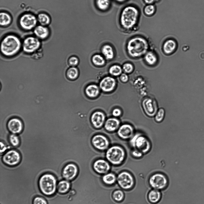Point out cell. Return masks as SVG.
Returning <instances> with one entry per match:
<instances>
[{"mask_svg": "<svg viewBox=\"0 0 204 204\" xmlns=\"http://www.w3.org/2000/svg\"><path fill=\"white\" fill-rule=\"evenodd\" d=\"M116 85V81L113 77L107 76L104 77L100 81L99 86L104 92H108L113 90Z\"/></svg>", "mask_w": 204, "mask_h": 204, "instance_id": "18", "label": "cell"}, {"mask_svg": "<svg viewBox=\"0 0 204 204\" xmlns=\"http://www.w3.org/2000/svg\"><path fill=\"white\" fill-rule=\"evenodd\" d=\"M177 46L176 42L172 39L166 40L163 45V50L167 54H170L173 52Z\"/></svg>", "mask_w": 204, "mask_h": 204, "instance_id": "24", "label": "cell"}, {"mask_svg": "<svg viewBox=\"0 0 204 204\" xmlns=\"http://www.w3.org/2000/svg\"><path fill=\"white\" fill-rule=\"evenodd\" d=\"M12 20L11 16L4 12H1L0 13V25L1 26L5 27L9 25Z\"/></svg>", "mask_w": 204, "mask_h": 204, "instance_id": "28", "label": "cell"}, {"mask_svg": "<svg viewBox=\"0 0 204 204\" xmlns=\"http://www.w3.org/2000/svg\"><path fill=\"white\" fill-rule=\"evenodd\" d=\"M57 179L55 176L50 173H45L39 179L38 185L41 192L47 196L54 194L57 189Z\"/></svg>", "mask_w": 204, "mask_h": 204, "instance_id": "4", "label": "cell"}, {"mask_svg": "<svg viewBox=\"0 0 204 204\" xmlns=\"http://www.w3.org/2000/svg\"><path fill=\"white\" fill-rule=\"evenodd\" d=\"M121 114L122 111L119 108L114 109L112 111V114L113 115L116 117L119 116Z\"/></svg>", "mask_w": 204, "mask_h": 204, "instance_id": "43", "label": "cell"}, {"mask_svg": "<svg viewBox=\"0 0 204 204\" xmlns=\"http://www.w3.org/2000/svg\"><path fill=\"white\" fill-rule=\"evenodd\" d=\"M142 106L145 113L150 117H154L158 110L156 101L150 98H146L143 101Z\"/></svg>", "mask_w": 204, "mask_h": 204, "instance_id": "12", "label": "cell"}, {"mask_svg": "<svg viewBox=\"0 0 204 204\" xmlns=\"http://www.w3.org/2000/svg\"><path fill=\"white\" fill-rule=\"evenodd\" d=\"M32 204H48L46 200L40 196L35 197L33 200Z\"/></svg>", "mask_w": 204, "mask_h": 204, "instance_id": "39", "label": "cell"}, {"mask_svg": "<svg viewBox=\"0 0 204 204\" xmlns=\"http://www.w3.org/2000/svg\"><path fill=\"white\" fill-rule=\"evenodd\" d=\"M122 70L121 67L119 66L115 65L111 66L109 69V72L112 75L117 76L122 73Z\"/></svg>", "mask_w": 204, "mask_h": 204, "instance_id": "36", "label": "cell"}, {"mask_svg": "<svg viewBox=\"0 0 204 204\" xmlns=\"http://www.w3.org/2000/svg\"><path fill=\"white\" fill-rule=\"evenodd\" d=\"M131 154L133 156L137 159L141 158L143 154L140 151L135 149L132 151Z\"/></svg>", "mask_w": 204, "mask_h": 204, "instance_id": "42", "label": "cell"}, {"mask_svg": "<svg viewBox=\"0 0 204 204\" xmlns=\"http://www.w3.org/2000/svg\"><path fill=\"white\" fill-rule=\"evenodd\" d=\"M122 68L125 72L129 73L132 72L134 70V67L131 63H126L123 65Z\"/></svg>", "mask_w": 204, "mask_h": 204, "instance_id": "40", "label": "cell"}, {"mask_svg": "<svg viewBox=\"0 0 204 204\" xmlns=\"http://www.w3.org/2000/svg\"><path fill=\"white\" fill-rule=\"evenodd\" d=\"M117 179L115 174L113 173H109L102 176V180L103 182L108 185H112L114 184Z\"/></svg>", "mask_w": 204, "mask_h": 204, "instance_id": "27", "label": "cell"}, {"mask_svg": "<svg viewBox=\"0 0 204 204\" xmlns=\"http://www.w3.org/2000/svg\"><path fill=\"white\" fill-rule=\"evenodd\" d=\"M38 21L37 17L33 14L29 13L22 15L19 19L20 27L26 31H30L36 26Z\"/></svg>", "mask_w": 204, "mask_h": 204, "instance_id": "9", "label": "cell"}, {"mask_svg": "<svg viewBox=\"0 0 204 204\" xmlns=\"http://www.w3.org/2000/svg\"><path fill=\"white\" fill-rule=\"evenodd\" d=\"M96 3L98 9L105 11L109 8L111 2L110 0H96Z\"/></svg>", "mask_w": 204, "mask_h": 204, "instance_id": "30", "label": "cell"}, {"mask_svg": "<svg viewBox=\"0 0 204 204\" xmlns=\"http://www.w3.org/2000/svg\"><path fill=\"white\" fill-rule=\"evenodd\" d=\"M78 74L79 71L78 69L74 67L69 68L66 72L67 77L70 79L73 80L76 79Z\"/></svg>", "mask_w": 204, "mask_h": 204, "instance_id": "33", "label": "cell"}, {"mask_svg": "<svg viewBox=\"0 0 204 204\" xmlns=\"http://www.w3.org/2000/svg\"><path fill=\"white\" fill-rule=\"evenodd\" d=\"M125 153L124 149L118 146H114L108 148L106 153L107 160L111 164L119 165L124 160Z\"/></svg>", "mask_w": 204, "mask_h": 204, "instance_id": "5", "label": "cell"}, {"mask_svg": "<svg viewBox=\"0 0 204 204\" xmlns=\"http://www.w3.org/2000/svg\"><path fill=\"white\" fill-rule=\"evenodd\" d=\"M92 142L94 147L98 150H104L107 149L109 144L108 139L102 135H96L92 139Z\"/></svg>", "mask_w": 204, "mask_h": 204, "instance_id": "16", "label": "cell"}, {"mask_svg": "<svg viewBox=\"0 0 204 204\" xmlns=\"http://www.w3.org/2000/svg\"><path fill=\"white\" fill-rule=\"evenodd\" d=\"M93 168L94 170L98 174H106L110 170L111 166L106 161L103 159H99L94 162Z\"/></svg>", "mask_w": 204, "mask_h": 204, "instance_id": "15", "label": "cell"}, {"mask_svg": "<svg viewBox=\"0 0 204 204\" xmlns=\"http://www.w3.org/2000/svg\"><path fill=\"white\" fill-rule=\"evenodd\" d=\"M119 124L120 121L118 119L115 118H110L105 121V127L107 130L112 132L117 129Z\"/></svg>", "mask_w": 204, "mask_h": 204, "instance_id": "21", "label": "cell"}, {"mask_svg": "<svg viewBox=\"0 0 204 204\" xmlns=\"http://www.w3.org/2000/svg\"><path fill=\"white\" fill-rule=\"evenodd\" d=\"M114 200L117 202H121L123 200L125 197L124 192L119 189L114 191L112 194Z\"/></svg>", "mask_w": 204, "mask_h": 204, "instance_id": "32", "label": "cell"}, {"mask_svg": "<svg viewBox=\"0 0 204 204\" xmlns=\"http://www.w3.org/2000/svg\"><path fill=\"white\" fill-rule=\"evenodd\" d=\"M70 187V183L68 181L66 180H61L57 185V191L61 194H65L69 191Z\"/></svg>", "mask_w": 204, "mask_h": 204, "instance_id": "23", "label": "cell"}, {"mask_svg": "<svg viewBox=\"0 0 204 204\" xmlns=\"http://www.w3.org/2000/svg\"><path fill=\"white\" fill-rule=\"evenodd\" d=\"M38 22L40 25L46 26L49 25L51 21L50 16L45 13H40L37 17Z\"/></svg>", "mask_w": 204, "mask_h": 204, "instance_id": "29", "label": "cell"}, {"mask_svg": "<svg viewBox=\"0 0 204 204\" xmlns=\"http://www.w3.org/2000/svg\"><path fill=\"white\" fill-rule=\"evenodd\" d=\"M7 126L10 133L16 134L21 133L24 128L23 124L21 120L16 117L10 119L7 122Z\"/></svg>", "mask_w": 204, "mask_h": 204, "instance_id": "14", "label": "cell"}, {"mask_svg": "<svg viewBox=\"0 0 204 204\" xmlns=\"http://www.w3.org/2000/svg\"><path fill=\"white\" fill-rule=\"evenodd\" d=\"M0 153L1 154L7 150V148L5 143L2 141L0 142Z\"/></svg>", "mask_w": 204, "mask_h": 204, "instance_id": "44", "label": "cell"}, {"mask_svg": "<svg viewBox=\"0 0 204 204\" xmlns=\"http://www.w3.org/2000/svg\"><path fill=\"white\" fill-rule=\"evenodd\" d=\"M161 197L162 194L159 190L153 189L148 192V199L149 201L152 204H155L160 201Z\"/></svg>", "mask_w": 204, "mask_h": 204, "instance_id": "22", "label": "cell"}, {"mask_svg": "<svg viewBox=\"0 0 204 204\" xmlns=\"http://www.w3.org/2000/svg\"><path fill=\"white\" fill-rule=\"evenodd\" d=\"M165 113V111L163 108L158 109L154 116L155 121L157 123L161 122L164 118Z\"/></svg>", "mask_w": 204, "mask_h": 204, "instance_id": "37", "label": "cell"}, {"mask_svg": "<svg viewBox=\"0 0 204 204\" xmlns=\"http://www.w3.org/2000/svg\"><path fill=\"white\" fill-rule=\"evenodd\" d=\"M168 182L167 178L162 173H154L148 179L149 184L151 187L159 190L165 189L167 186Z\"/></svg>", "mask_w": 204, "mask_h": 204, "instance_id": "7", "label": "cell"}, {"mask_svg": "<svg viewBox=\"0 0 204 204\" xmlns=\"http://www.w3.org/2000/svg\"><path fill=\"white\" fill-rule=\"evenodd\" d=\"M22 44L19 38L13 34H9L2 39L0 45L2 54L7 57H11L20 51Z\"/></svg>", "mask_w": 204, "mask_h": 204, "instance_id": "2", "label": "cell"}, {"mask_svg": "<svg viewBox=\"0 0 204 204\" xmlns=\"http://www.w3.org/2000/svg\"><path fill=\"white\" fill-rule=\"evenodd\" d=\"M146 63L149 65L155 64L157 61V58L155 54L153 52L149 51L147 52L145 57Z\"/></svg>", "mask_w": 204, "mask_h": 204, "instance_id": "31", "label": "cell"}, {"mask_svg": "<svg viewBox=\"0 0 204 204\" xmlns=\"http://www.w3.org/2000/svg\"><path fill=\"white\" fill-rule=\"evenodd\" d=\"M155 10V7L154 5L148 4L145 7L144 11L146 15L150 16L154 13Z\"/></svg>", "mask_w": 204, "mask_h": 204, "instance_id": "38", "label": "cell"}, {"mask_svg": "<svg viewBox=\"0 0 204 204\" xmlns=\"http://www.w3.org/2000/svg\"><path fill=\"white\" fill-rule=\"evenodd\" d=\"M134 129L131 124H125L120 126L117 131V134L121 138L127 139L131 138L134 134Z\"/></svg>", "mask_w": 204, "mask_h": 204, "instance_id": "17", "label": "cell"}, {"mask_svg": "<svg viewBox=\"0 0 204 204\" xmlns=\"http://www.w3.org/2000/svg\"><path fill=\"white\" fill-rule=\"evenodd\" d=\"M117 181L119 187L125 190L131 189L134 187L135 183L133 176L126 171H122L118 174Z\"/></svg>", "mask_w": 204, "mask_h": 204, "instance_id": "8", "label": "cell"}, {"mask_svg": "<svg viewBox=\"0 0 204 204\" xmlns=\"http://www.w3.org/2000/svg\"><path fill=\"white\" fill-rule=\"evenodd\" d=\"M102 52L105 58L108 60L112 59L114 56V53L112 47L110 45H104L101 49Z\"/></svg>", "mask_w": 204, "mask_h": 204, "instance_id": "26", "label": "cell"}, {"mask_svg": "<svg viewBox=\"0 0 204 204\" xmlns=\"http://www.w3.org/2000/svg\"><path fill=\"white\" fill-rule=\"evenodd\" d=\"M117 2L119 3H122L125 2L126 0H115Z\"/></svg>", "mask_w": 204, "mask_h": 204, "instance_id": "47", "label": "cell"}, {"mask_svg": "<svg viewBox=\"0 0 204 204\" xmlns=\"http://www.w3.org/2000/svg\"><path fill=\"white\" fill-rule=\"evenodd\" d=\"M21 159L20 153L17 150H11L6 152L3 156L2 160L6 165L14 166L18 165Z\"/></svg>", "mask_w": 204, "mask_h": 204, "instance_id": "11", "label": "cell"}, {"mask_svg": "<svg viewBox=\"0 0 204 204\" xmlns=\"http://www.w3.org/2000/svg\"><path fill=\"white\" fill-rule=\"evenodd\" d=\"M120 77L121 80L123 82H126L128 80V76L125 73L122 74Z\"/></svg>", "mask_w": 204, "mask_h": 204, "instance_id": "45", "label": "cell"}, {"mask_svg": "<svg viewBox=\"0 0 204 204\" xmlns=\"http://www.w3.org/2000/svg\"><path fill=\"white\" fill-rule=\"evenodd\" d=\"M85 92L87 95L89 97L94 98L98 95L99 92V90L97 85L91 84L86 87Z\"/></svg>", "mask_w": 204, "mask_h": 204, "instance_id": "25", "label": "cell"}, {"mask_svg": "<svg viewBox=\"0 0 204 204\" xmlns=\"http://www.w3.org/2000/svg\"><path fill=\"white\" fill-rule=\"evenodd\" d=\"M22 45L24 52L30 54L35 52L39 48L41 42L36 37L29 36L24 39Z\"/></svg>", "mask_w": 204, "mask_h": 204, "instance_id": "10", "label": "cell"}, {"mask_svg": "<svg viewBox=\"0 0 204 204\" xmlns=\"http://www.w3.org/2000/svg\"><path fill=\"white\" fill-rule=\"evenodd\" d=\"M131 144L134 149L143 154L148 153L151 148V144L148 139L145 136L138 133L133 136L130 141Z\"/></svg>", "mask_w": 204, "mask_h": 204, "instance_id": "6", "label": "cell"}, {"mask_svg": "<svg viewBox=\"0 0 204 204\" xmlns=\"http://www.w3.org/2000/svg\"><path fill=\"white\" fill-rule=\"evenodd\" d=\"M159 0H143L144 2L148 4H152L154 3L157 1Z\"/></svg>", "mask_w": 204, "mask_h": 204, "instance_id": "46", "label": "cell"}, {"mask_svg": "<svg viewBox=\"0 0 204 204\" xmlns=\"http://www.w3.org/2000/svg\"><path fill=\"white\" fill-rule=\"evenodd\" d=\"M34 33L39 39H44L48 37L50 34L48 28L41 25L36 26L33 30Z\"/></svg>", "mask_w": 204, "mask_h": 204, "instance_id": "20", "label": "cell"}, {"mask_svg": "<svg viewBox=\"0 0 204 204\" xmlns=\"http://www.w3.org/2000/svg\"><path fill=\"white\" fill-rule=\"evenodd\" d=\"M127 48L130 56L137 57L146 53L148 49V44L143 38L136 36L132 38L128 41Z\"/></svg>", "mask_w": 204, "mask_h": 204, "instance_id": "3", "label": "cell"}, {"mask_svg": "<svg viewBox=\"0 0 204 204\" xmlns=\"http://www.w3.org/2000/svg\"><path fill=\"white\" fill-rule=\"evenodd\" d=\"M139 13L138 9L132 5L127 6L122 10L120 22L122 28L127 30L134 28L137 23Z\"/></svg>", "mask_w": 204, "mask_h": 204, "instance_id": "1", "label": "cell"}, {"mask_svg": "<svg viewBox=\"0 0 204 204\" xmlns=\"http://www.w3.org/2000/svg\"><path fill=\"white\" fill-rule=\"evenodd\" d=\"M92 61L94 65L98 66H102L105 63L104 58L101 55L98 54H96L93 56Z\"/></svg>", "mask_w": 204, "mask_h": 204, "instance_id": "35", "label": "cell"}, {"mask_svg": "<svg viewBox=\"0 0 204 204\" xmlns=\"http://www.w3.org/2000/svg\"><path fill=\"white\" fill-rule=\"evenodd\" d=\"M68 62L70 66H75L78 64L79 63V60L76 57H72L69 59Z\"/></svg>", "mask_w": 204, "mask_h": 204, "instance_id": "41", "label": "cell"}, {"mask_svg": "<svg viewBox=\"0 0 204 204\" xmlns=\"http://www.w3.org/2000/svg\"><path fill=\"white\" fill-rule=\"evenodd\" d=\"M79 172L77 166L73 163L67 164L63 168L62 172V176L68 181H72L77 176Z\"/></svg>", "mask_w": 204, "mask_h": 204, "instance_id": "13", "label": "cell"}, {"mask_svg": "<svg viewBox=\"0 0 204 204\" xmlns=\"http://www.w3.org/2000/svg\"><path fill=\"white\" fill-rule=\"evenodd\" d=\"M8 139L10 143L13 146L17 147L19 146L20 139L17 134L12 133L9 136Z\"/></svg>", "mask_w": 204, "mask_h": 204, "instance_id": "34", "label": "cell"}, {"mask_svg": "<svg viewBox=\"0 0 204 204\" xmlns=\"http://www.w3.org/2000/svg\"><path fill=\"white\" fill-rule=\"evenodd\" d=\"M91 120L93 126L98 128L101 127L103 125L105 120V116L102 112L96 111L91 115Z\"/></svg>", "mask_w": 204, "mask_h": 204, "instance_id": "19", "label": "cell"}]
</instances>
